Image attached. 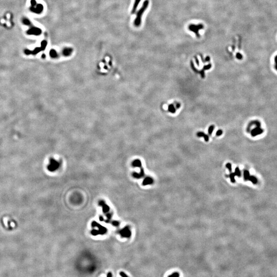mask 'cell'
<instances>
[{"label": "cell", "mask_w": 277, "mask_h": 277, "mask_svg": "<svg viewBox=\"0 0 277 277\" xmlns=\"http://www.w3.org/2000/svg\"><path fill=\"white\" fill-rule=\"evenodd\" d=\"M149 5V0H145V1L143 2L142 6L140 8V9L138 10V11L137 13L136 18L134 21V25L136 27H139L141 25V20H142V17L143 16V13L147 9V7Z\"/></svg>", "instance_id": "1"}, {"label": "cell", "mask_w": 277, "mask_h": 277, "mask_svg": "<svg viewBox=\"0 0 277 277\" xmlns=\"http://www.w3.org/2000/svg\"><path fill=\"white\" fill-rule=\"evenodd\" d=\"M92 225L93 227H97L98 229H93L91 231V234L94 236H97L98 235H104L105 233L107 232V229L106 228L101 226L100 224H98L97 222L94 221L92 223Z\"/></svg>", "instance_id": "2"}, {"label": "cell", "mask_w": 277, "mask_h": 277, "mask_svg": "<svg viewBox=\"0 0 277 277\" xmlns=\"http://www.w3.org/2000/svg\"><path fill=\"white\" fill-rule=\"evenodd\" d=\"M204 25L202 24H191L189 25L188 27V29L193 32L195 34V35H196V36L197 37H200V35H199V30H201V29H203L204 28Z\"/></svg>", "instance_id": "3"}, {"label": "cell", "mask_w": 277, "mask_h": 277, "mask_svg": "<svg viewBox=\"0 0 277 277\" xmlns=\"http://www.w3.org/2000/svg\"><path fill=\"white\" fill-rule=\"evenodd\" d=\"M59 166H60L59 163L57 161H56V160L51 159L50 160V162H49V165H48L47 168H48V170H49L50 171L52 172V171H54L56 169H57L59 167Z\"/></svg>", "instance_id": "4"}, {"label": "cell", "mask_w": 277, "mask_h": 277, "mask_svg": "<svg viewBox=\"0 0 277 277\" xmlns=\"http://www.w3.org/2000/svg\"><path fill=\"white\" fill-rule=\"evenodd\" d=\"M119 233L121 237L123 238H129L131 236V231L127 227L122 229Z\"/></svg>", "instance_id": "5"}, {"label": "cell", "mask_w": 277, "mask_h": 277, "mask_svg": "<svg viewBox=\"0 0 277 277\" xmlns=\"http://www.w3.org/2000/svg\"><path fill=\"white\" fill-rule=\"evenodd\" d=\"M263 133V129H262L261 127L255 126V128H254L251 131V135L253 137H256L258 135H261Z\"/></svg>", "instance_id": "6"}, {"label": "cell", "mask_w": 277, "mask_h": 277, "mask_svg": "<svg viewBox=\"0 0 277 277\" xmlns=\"http://www.w3.org/2000/svg\"><path fill=\"white\" fill-rule=\"evenodd\" d=\"M99 204H100V206H101L102 207L103 211L104 213L108 212L109 211V207H108V206L105 203V202L103 201H101L99 202Z\"/></svg>", "instance_id": "7"}, {"label": "cell", "mask_w": 277, "mask_h": 277, "mask_svg": "<svg viewBox=\"0 0 277 277\" xmlns=\"http://www.w3.org/2000/svg\"><path fill=\"white\" fill-rule=\"evenodd\" d=\"M140 2H141V0H135L133 7V9L132 10V11H131V13L133 14L136 13V12L137 11V8H138V6L139 5V4L140 3Z\"/></svg>", "instance_id": "8"}, {"label": "cell", "mask_w": 277, "mask_h": 277, "mask_svg": "<svg viewBox=\"0 0 277 277\" xmlns=\"http://www.w3.org/2000/svg\"><path fill=\"white\" fill-rule=\"evenodd\" d=\"M153 182V180L151 178L147 177L144 180V181L143 182V185H144V186L147 185H149V184H152Z\"/></svg>", "instance_id": "9"}, {"label": "cell", "mask_w": 277, "mask_h": 277, "mask_svg": "<svg viewBox=\"0 0 277 277\" xmlns=\"http://www.w3.org/2000/svg\"><path fill=\"white\" fill-rule=\"evenodd\" d=\"M144 175V170L141 168V171L140 172V173H137V172H135L134 174H133V176L137 178V179H139V178H142L143 176Z\"/></svg>", "instance_id": "10"}, {"label": "cell", "mask_w": 277, "mask_h": 277, "mask_svg": "<svg viewBox=\"0 0 277 277\" xmlns=\"http://www.w3.org/2000/svg\"><path fill=\"white\" fill-rule=\"evenodd\" d=\"M197 136L199 137H204V138L205 139V141L207 142L209 140V138H208V136L206 135H205L204 133H203L202 132H198L197 133Z\"/></svg>", "instance_id": "11"}, {"label": "cell", "mask_w": 277, "mask_h": 277, "mask_svg": "<svg viewBox=\"0 0 277 277\" xmlns=\"http://www.w3.org/2000/svg\"><path fill=\"white\" fill-rule=\"evenodd\" d=\"M133 165L134 167H141V162L139 160H136L134 161L133 163Z\"/></svg>", "instance_id": "12"}, {"label": "cell", "mask_w": 277, "mask_h": 277, "mask_svg": "<svg viewBox=\"0 0 277 277\" xmlns=\"http://www.w3.org/2000/svg\"><path fill=\"white\" fill-rule=\"evenodd\" d=\"M250 176H250V172H249V171H247V170L244 171V179L245 180H249Z\"/></svg>", "instance_id": "13"}, {"label": "cell", "mask_w": 277, "mask_h": 277, "mask_svg": "<svg viewBox=\"0 0 277 277\" xmlns=\"http://www.w3.org/2000/svg\"><path fill=\"white\" fill-rule=\"evenodd\" d=\"M235 176H236V175H235V173H231L229 175V177L230 179V180H231V182H232V183H235Z\"/></svg>", "instance_id": "14"}, {"label": "cell", "mask_w": 277, "mask_h": 277, "mask_svg": "<svg viewBox=\"0 0 277 277\" xmlns=\"http://www.w3.org/2000/svg\"><path fill=\"white\" fill-rule=\"evenodd\" d=\"M249 181H251L253 184H256L257 183V178L254 177V176H251L249 179Z\"/></svg>", "instance_id": "15"}, {"label": "cell", "mask_w": 277, "mask_h": 277, "mask_svg": "<svg viewBox=\"0 0 277 277\" xmlns=\"http://www.w3.org/2000/svg\"><path fill=\"white\" fill-rule=\"evenodd\" d=\"M168 110L171 113H174L176 112V109H175L174 107L172 105H170L168 106Z\"/></svg>", "instance_id": "16"}, {"label": "cell", "mask_w": 277, "mask_h": 277, "mask_svg": "<svg viewBox=\"0 0 277 277\" xmlns=\"http://www.w3.org/2000/svg\"><path fill=\"white\" fill-rule=\"evenodd\" d=\"M236 176H237L238 177L241 176V171L239 168V167H237L235 169V172H234Z\"/></svg>", "instance_id": "17"}, {"label": "cell", "mask_w": 277, "mask_h": 277, "mask_svg": "<svg viewBox=\"0 0 277 277\" xmlns=\"http://www.w3.org/2000/svg\"><path fill=\"white\" fill-rule=\"evenodd\" d=\"M214 129V126L212 125V126H210L209 128H208V134L209 135H211L213 132V130Z\"/></svg>", "instance_id": "18"}, {"label": "cell", "mask_w": 277, "mask_h": 277, "mask_svg": "<svg viewBox=\"0 0 277 277\" xmlns=\"http://www.w3.org/2000/svg\"><path fill=\"white\" fill-rule=\"evenodd\" d=\"M226 167L228 169L229 172H231V170H232V169H231V164L230 163H227L226 165Z\"/></svg>", "instance_id": "19"}, {"label": "cell", "mask_w": 277, "mask_h": 277, "mask_svg": "<svg viewBox=\"0 0 277 277\" xmlns=\"http://www.w3.org/2000/svg\"><path fill=\"white\" fill-rule=\"evenodd\" d=\"M223 134V131L221 130H219L218 131H217V132L216 133V135L217 136H221L222 134Z\"/></svg>", "instance_id": "20"}, {"label": "cell", "mask_w": 277, "mask_h": 277, "mask_svg": "<svg viewBox=\"0 0 277 277\" xmlns=\"http://www.w3.org/2000/svg\"><path fill=\"white\" fill-rule=\"evenodd\" d=\"M236 56H237V59H239V60L242 59V57H243L241 53H237V55H236Z\"/></svg>", "instance_id": "21"}, {"label": "cell", "mask_w": 277, "mask_h": 277, "mask_svg": "<svg viewBox=\"0 0 277 277\" xmlns=\"http://www.w3.org/2000/svg\"><path fill=\"white\" fill-rule=\"evenodd\" d=\"M120 275L122 276V277H129L125 272L122 271V272H120Z\"/></svg>", "instance_id": "22"}, {"label": "cell", "mask_w": 277, "mask_h": 277, "mask_svg": "<svg viewBox=\"0 0 277 277\" xmlns=\"http://www.w3.org/2000/svg\"><path fill=\"white\" fill-rule=\"evenodd\" d=\"M210 67H211V65L209 64V65H207V66H205L204 67V69H205V70H207V69H209Z\"/></svg>", "instance_id": "23"}, {"label": "cell", "mask_w": 277, "mask_h": 277, "mask_svg": "<svg viewBox=\"0 0 277 277\" xmlns=\"http://www.w3.org/2000/svg\"><path fill=\"white\" fill-rule=\"evenodd\" d=\"M107 277H112V274L111 272H109L107 274Z\"/></svg>", "instance_id": "24"}, {"label": "cell", "mask_w": 277, "mask_h": 277, "mask_svg": "<svg viewBox=\"0 0 277 277\" xmlns=\"http://www.w3.org/2000/svg\"><path fill=\"white\" fill-rule=\"evenodd\" d=\"M274 62L275 64H277V55L274 57Z\"/></svg>", "instance_id": "25"}, {"label": "cell", "mask_w": 277, "mask_h": 277, "mask_svg": "<svg viewBox=\"0 0 277 277\" xmlns=\"http://www.w3.org/2000/svg\"><path fill=\"white\" fill-rule=\"evenodd\" d=\"M275 68L277 70V64H275Z\"/></svg>", "instance_id": "26"}]
</instances>
